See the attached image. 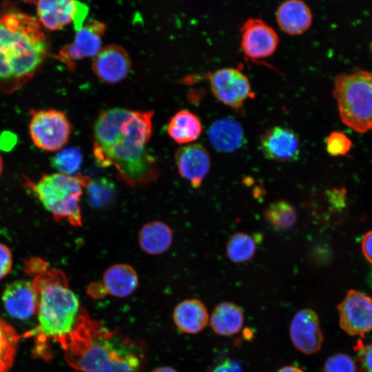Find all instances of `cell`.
Returning <instances> with one entry per match:
<instances>
[{"label":"cell","mask_w":372,"mask_h":372,"mask_svg":"<svg viewBox=\"0 0 372 372\" xmlns=\"http://www.w3.org/2000/svg\"><path fill=\"white\" fill-rule=\"evenodd\" d=\"M152 112L113 108L102 112L94 123L93 152L101 167H113L125 184L154 182L158 167L147 151L152 133Z\"/></svg>","instance_id":"obj_1"},{"label":"cell","mask_w":372,"mask_h":372,"mask_svg":"<svg viewBox=\"0 0 372 372\" xmlns=\"http://www.w3.org/2000/svg\"><path fill=\"white\" fill-rule=\"evenodd\" d=\"M48 54L38 21L20 11L0 14V90L12 93L28 83Z\"/></svg>","instance_id":"obj_2"},{"label":"cell","mask_w":372,"mask_h":372,"mask_svg":"<svg viewBox=\"0 0 372 372\" xmlns=\"http://www.w3.org/2000/svg\"><path fill=\"white\" fill-rule=\"evenodd\" d=\"M63 347L78 372H140L143 364V349L137 342L99 326L88 329L82 316Z\"/></svg>","instance_id":"obj_3"},{"label":"cell","mask_w":372,"mask_h":372,"mask_svg":"<svg viewBox=\"0 0 372 372\" xmlns=\"http://www.w3.org/2000/svg\"><path fill=\"white\" fill-rule=\"evenodd\" d=\"M32 282L39 294V323L34 333L39 342L53 340L63 347L81 319L79 300L60 270L45 271Z\"/></svg>","instance_id":"obj_4"},{"label":"cell","mask_w":372,"mask_h":372,"mask_svg":"<svg viewBox=\"0 0 372 372\" xmlns=\"http://www.w3.org/2000/svg\"><path fill=\"white\" fill-rule=\"evenodd\" d=\"M333 95L342 122L358 133L372 130V72L356 70L335 76Z\"/></svg>","instance_id":"obj_5"},{"label":"cell","mask_w":372,"mask_h":372,"mask_svg":"<svg viewBox=\"0 0 372 372\" xmlns=\"http://www.w3.org/2000/svg\"><path fill=\"white\" fill-rule=\"evenodd\" d=\"M83 178L56 172L43 175L36 183H29L28 187L54 220H66L74 227H80Z\"/></svg>","instance_id":"obj_6"},{"label":"cell","mask_w":372,"mask_h":372,"mask_svg":"<svg viewBox=\"0 0 372 372\" xmlns=\"http://www.w3.org/2000/svg\"><path fill=\"white\" fill-rule=\"evenodd\" d=\"M29 133L39 149L57 152L68 143L72 125L66 115L56 110H31Z\"/></svg>","instance_id":"obj_7"},{"label":"cell","mask_w":372,"mask_h":372,"mask_svg":"<svg viewBox=\"0 0 372 372\" xmlns=\"http://www.w3.org/2000/svg\"><path fill=\"white\" fill-rule=\"evenodd\" d=\"M339 325L346 333L364 336L372 331V297L349 290L338 305Z\"/></svg>","instance_id":"obj_8"},{"label":"cell","mask_w":372,"mask_h":372,"mask_svg":"<svg viewBox=\"0 0 372 372\" xmlns=\"http://www.w3.org/2000/svg\"><path fill=\"white\" fill-rule=\"evenodd\" d=\"M38 17L41 24L50 30H59L72 22L79 31L88 14V6L70 0H43L36 2Z\"/></svg>","instance_id":"obj_9"},{"label":"cell","mask_w":372,"mask_h":372,"mask_svg":"<svg viewBox=\"0 0 372 372\" xmlns=\"http://www.w3.org/2000/svg\"><path fill=\"white\" fill-rule=\"evenodd\" d=\"M215 97L226 105L238 108L252 95L247 76L234 68H220L209 76Z\"/></svg>","instance_id":"obj_10"},{"label":"cell","mask_w":372,"mask_h":372,"mask_svg":"<svg viewBox=\"0 0 372 372\" xmlns=\"http://www.w3.org/2000/svg\"><path fill=\"white\" fill-rule=\"evenodd\" d=\"M106 25L96 20H90L76 32L74 41L63 46L56 59L72 70L76 61L94 56L101 49L102 38Z\"/></svg>","instance_id":"obj_11"},{"label":"cell","mask_w":372,"mask_h":372,"mask_svg":"<svg viewBox=\"0 0 372 372\" xmlns=\"http://www.w3.org/2000/svg\"><path fill=\"white\" fill-rule=\"evenodd\" d=\"M278 42L277 32L261 19L249 18L240 27V45L250 59L270 56L276 50Z\"/></svg>","instance_id":"obj_12"},{"label":"cell","mask_w":372,"mask_h":372,"mask_svg":"<svg viewBox=\"0 0 372 372\" xmlns=\"http://www.w3.org/2000/svg\"><path fill=\"white\" fill-rule=\"evenodd\" d=\"M289 335L294 347L305 355L318 352L322 345L323 334L317 313L309 308L299 310L293 317Z\"/></svg>","instance_id":"obj_13"},{"label":"cell","mask_w":372,"mask_h":372,"mask_svg":"<svg viewBox=\"0 0 372 372\" xmlns=\"http://www.w3.org/2000/svg\"><path fill=\"white\" fill-rule=\"evenodd\" d=\"M1 300L6 312L14 318L28 320L37 313L39 294L32 281L17 280L9 283Z\"/></svg>","instance_id":"obj_14"},{"label":"cell","mask_w":372,"mask_h":372,"mask_svg":"<svg viewBox=\"0 0 372 372\" xmlns=\"http://www.w3.org/2000/svg\"><path fill=\"white\" fill-rule=\"evenodd\" d=\"M131 61L126 50L112 44L102 48L94 56L92 69L103 83L114 84L123 81L130 72Z\"/></svg>","instance_id":"obj_15"},{"label":"cell","mask_w":372,"mask_h":372,"mask_svg":"<svg viewBox=\"0 0 372 372\" xmlns=\"http://www.w3.org/2000/svg\"><path fill=\"white\" fill-rule=\"evenodd\" d=\"M260 147L267 158L279 162L296 160L300 153L297 134L282 126L267 130L260 138Z\"/></svg>","instance_id":"obj_16"},{"label":"cell","mask_w":372,"mask_h":372,"mask_svg":"<svg viewBox=\"0 0 372 372\" xmlns=\"http://www.w3.org/2000/svg\"><path fill=\"white\" fill-rule=\"evenodd\" d=\"M175 160L180 175L193 187H200L211 165L210 156L206 148L198 143L185 145L176 151Z\"/></svg>","instance_id":"obj_17"},{"label":"cell","mask_w":372,"mask_h":372,"mask_svg":"<svg viewBox=\"0 0 372 372\" xmlns=\"http://www.w3.org/2000/svg\"><path fill=\"white\" fill-rule=\"evenodd\" d=\"M173 320L177 329L187 334H196L207 327L209 318L205 304L196 298L180 302L173 311Z\"/></svg>","instance_id":"obj_18"},{"label":"cell","mask_w":372,"mask_h":372,"mask_svg":"<svg viewBox=\"0 0 372 372\" xmlns=\"http://www.w3.org/2000/svg\"><path fill=\"white\" fill-rule=\"evenodd\" d=\"M280 28L286 33L295 35L303 33L311 25L313 15L310 8L300 0H287L276 11Z\"/></svg>","instance_id":"obj_19"},{"label":"cell","mask_w":372,"mask_h":372,"mask_svg":"<svg viewBox=\"0 0 372 372\" xmlns=\"http://www.w3.org/2000/svg\"><path fill=\"white\" fill-rule=\"evenodd\" d=\"M138 285L136 270L128 264L121 263L113 265L105 271L100 288L105 294L121 298L131 296Z\"/></svg>","instance_id":"obj_20"},{"label":"cell","mask_w":372,"mask_h":372,"mask_svg":"<svg viewBox=\"0 0 372 372\" xmlns=\"http://www.w3.org/2000/svg\"><path fill=\"white\" fill-rule=\"evenodd\" d=\"M208 138L217 151L231 152L240 148L243 144V129L236 119L230 117L221 118L209 127Z\"/></svg>","instance_id":"obj_21"},{"label":"cell","mask_w":372,"mask_h":372,"mask_svg":"<svg viewBox=\"0 0 372 372\" xmlns=\"http://www.w3.org/2000/svg\"><path fill=\"white\" fill-rule=\"evenodd\" d=\"M242 309L231 302H221L211 312L209 318L213 331L220 336L229 337L238 333L244 324Z\"/></svg>","instance_id":"obj_22"},{"label":"cell","mask_w":372,"mask_h":372,"mask_svg":"<svg viewBox=\"0 0 372 372\" xmlns=\"http://www.w3.org/2000/svg\"><path fill=\"white\" fill-rule=\"evenodd\" d=\"M138 244L141 249L150 255H159L171 246L173 233L171 228L161 221H152L145 224L139 231Z\"/></svg>","instance_id":"obj_23"},{"label":"cell","mask_w":372,"mask_h":372,"mask_svg":"<svg viewBox=\"0 0 372 372\" xmlns=\"http://www.w3.org/2000/svg\"><path fill=\"white\" fill-rule=\"evenodd\" d=\"M202 132V125L194 113L182 110L178 111L167 125V133L176 143L184 144L196 140Z\"/></svg>","instance_id":"obj_24"},{"label":"cell","mask_w":372,"mask_h":372,"mask_svg":"<svg viewBox=\"0 0 372 372\" xmlns=\"http://www.w3.org/2000/svg\"><path fill=\"white\" fill-rule=\"evenodd\" d=\"M84 187L86 189L88 203L93 208L105 207L114 199L116 194L114 185L105 178L92 180L86 177Z\"/></svg>","instance_id":"obj_25"},{"label":"cell","mask_w":372,"mask_h":372,"mask_svg":"<svg viewBox=\"0 0 372 372\" xmlns=\"http://www.w3.org/2000/svg\"><path fill=\"white\" fill-rule=\"evenodd\" d=\"M256 238L245 233H236L229 239L226 253L231 261L242 263L250 260L256 251Z\"/></svg>","instance_id":"obj_26"},{"label":"cell","mask_w":372,"mask_h":372,"mask_svg":"<svg viewBox=\"0 0 372 372\" xmlns=\"http://www.w3.org/2000/svg\"><path fill=\"white\" fill-rule=\"evenodd\" d=\"M20 336L14 329L0 317V372L12 367Z\"/></svg>","instance_id":"obj_27"},{"label":"cell","mask_w":372,"mask_h":372,"mask_svg":"<svg viewBox=\"0 0 372 372\" xmlns=\"http://www.w3.org/2000/svg\"><path fill=\"white\" fill-rule=\"evenodd\" d=\"M265 218L276 229L286 230L294 225L297 212L287 201L278 200L271 203L265 211Z\"/></svg>","instance_id":"obj_28"},{"label":"cell","mask_w":372,"mask_h":372,"mask_svg":"<svg viewBox=\"0 0 372 372\" xmlns=\"http://www.w3.org/2000/svg\"><path fill=\"white\" fill-rule=\"evenodd\" d=\"M51 163L58 172L72 176L81 168L83 155L77 147H67L58 151Z\"/></svg>","instance_id":"obj_29"},{"label":"cell","mask_w":372,"mask_h":372,"mask_svg":"<svg viewBox=\"0 0 372 372\" xmlns=\"http://www.w3.org/2000/svg\"><path fill=\"white\" fill-rule=\"evenodd\" d=\"M351 146V139L342 132H331L326 139L327 151L333 156L346 155L350 151Z\"/></svg>","instance_id":"obj_30"},{"label":"cell","mask_w":372,"mask_h":372,"mask_svg":"<svg viewBox=\"0 0 372 372\" xmlns=\"http://www.w3.org/2000/svg\"><path fill=\"white\" fill-rule=\"evenodd\" d=\"M323 372H358L354 360L345 353L334 354L325 361Z\"/></svg>","instance_id":"obj_31"},{"label":"cell","mask_w":372,"mask_h":372,"mask_svg":"<svg viewBox=\"0 0 372 372\" xmlns=\"http://www.w3.org/2000/svg\"><path fill=\"white\" fill-rule=\"evenodd\" d=\"M358 372H372V343L358 342L355 347Z\"/></svg>","instance_id":"obj_32"},{"label":"cell","mask_w":372,"mask_h":372,"mask_svg":"<svg viewBox=\"0 0 372 372\" xmlns=\"http://www.w3.org/2000/svg\"><path fill=\"white\" fill-rule=\"evenodd\" d=\"M13 265V257L10 248L0 242V280L6 277Z\"/></svg>","instance_id":"obj_33"},{"label":"cell","mask_w":372,"mask_h":372,"mask_svg":"<svg viewBox=\"0 0 372 372\" xmlns=\"http://www.w3.org/2000/svg\"><path fill=\"white\" fill-rule=\"evenodd\" d=\"M209 372H242V369L238 361L226 357L216 362Z\"/></svg>","instance_id":"obj_34"},{"label":"cell","mask_w":372,"mask_h":372,"mask_svg":"<svg viewBox=\"0 0 372 372\" xmlns=\"http://www.w3.org/2000/svg\"><path fill=\"white\" fill-rule=\"evenodd\" d=\"M361 247L364 257L372 264V230L363 236Z\"/></svg>","instance_id":"obj_35"},{"label":"cell","mask_w":372,"mask_h":372,"mask_svg":"<svg viewBox=\"0 0 372 372\" xmlns=\"http://www.w3.org/2000/svg\"><path fill=\"white\" fill-rule=\"evenodd\" d=\"M276 372H304L302 369L298 366L293 365H287L281 367Z\"/></svg>","instance_id":"obj_36"},{"label":"cell","mask_w":372,"mask_h":372,"mask_svg":"<svg viewBox=\"0 0 372 372\" xmlns=\"http://www.w3.org/2000/svg\"><path fill=\"white\" fill-rule=\"evenodd\" d=\"M150 372H178L174 369L169 367V366H158L153 370H152Z\"/></svg>","instance_id":"obj_37"},{"label":"cell","mask_w":372,"mask_h":372,"mask_svg":"<svg viewBox=\"0 0 372 372\" xmlns=\"http://www.w3.org/2000/svg\"><path fill=\"white\" fill-rule=\"evenodd\" d=\"M3 170V159L0 155V177L2 174Z\"/></svg>","instance_id":"obj_38"}]
</instances>
